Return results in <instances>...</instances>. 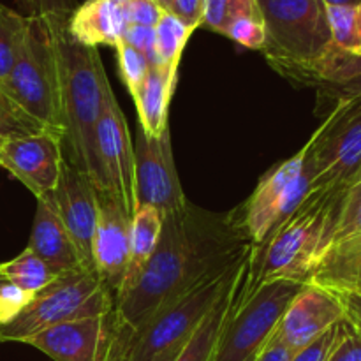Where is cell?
Segmentation results:
<instances>
[{
	"instance_id": "6da1fadb",
	"label": "cell",
	"mask_w": 361,
	"mask_h": 361,
	"mask_svg": "<svg viewBox=\"0 0 361 361\" xmlns=\"http://www.w3.org/2000/svg\"><path fill=\"white\" fill-rule=\"evenodd\" d=\"M233 214L204 210L189 201L162 217L155 252L136 284L115 302L109 330H130L166 303L222 277L252 250Z\"/></svg>"
},
{
	"instance_id": "7a4b0ae2",
	"label": "cell",
	"mask_w": 361,
	"mask_h": 361,
	"mask_svg": "<svg viewBox=\"0 0 361 361\" xmlns=\"http://www.w3.org/2000/svg\"><path fill=\"white\" fill-rule=\"evenodd\" d=\"M267 39L261 51L282 76L305 85H348L361 59L334 44L323 0H257Z\"/></svg>"
},
{
	"instance_id": "3957f363",
	"label": "cell",
	"mask_w": 361,
	"mask_h": 361,
	"mask_svg": "<svg viewBox=\"0 0 361 361\" xmlns=\"http://www.w3.org/2000/svg\"><path fill=\"white\" fill-rule=\"evenodd\" d=\"M51 32L59 63L63 155L90 178L95 190H106L97 150V122L108 83L97 48H87L71 37L67 20L44 18Z\"/></svg>"
},
{
	"instance_id": "277c9868",
	"label": "cell",
	"mask_w": 361,
	"mask_h": 361,
	"mask_svg": "<svg viewBox=\"0 0 361 361\" xmlns=\"http://www.w3.org/2000/svg\"><path fill=\"white\" fill-rule=\"evenodd\" d=\"M344 192L309 194L263 245L252 247L243 289L252 295L261 284L291 281L307 284L319 263Z\"/></svg>"
},
{
	"instance_id": "5b68a950",
	"label": "cell",
	"mask_w": 361,
	"mask_h": 361,
	"mask_svg": "<svg viewBox=\"0 0 361 361\" xmlns=\"http://www.w3.org/2000/svg\"><path fill=\"white\" fill-rule=\"evenodd\" d=\"M249 256L222 277L204 282L187 295L166 303L130 330H109L108 324L99 361H152L168 349L189 341L201 321L228 291Z\"/></svg>"
},
{
	"instance_id": "8992f818",
	"label": "cell",
	"mask_w": 361,
	"mask_h": 361,
	"mask_svg": "<svg viewBox=\"0 0 361 361\" xmlns=\"http://www.w3.org/2000/svg\"><path fill=\"white\" fill-rule=\"evenodd\" d=\"M113 309L115 296L95 271L62 275L39 291L13 321L0 326V342H25L56 324L108 317Z\"/></svg>"
},
{
	"instance_id": "52a82bcc",
	"label": "cell",
	"mask_w": 361,
	"mask_h": 361,
	"mask_svg": "<svg viewBox=\"0 0 361 361\" xmlns=\"http://www.w3.org/2000/svg\"><path fill=\"white\" fill-rule=\"evenodd\" d=\"M2 88L27 115L46 129L63 136L59 63L49 25L44 18L28 16L27 32L16 62Z\"/></svg>"
},
{
	"instance_id": "ba28073f",
	"label": "cell",
	"mask_w": 361,
	"mask_h": 361,
	"mask_svg": "<svg viewBox=\"0 0 361 361\" xmlns=\"http://www.w3.org/2000/svg\"><path fill=\"white\" fill-rule=\"evenodd\" d=\"M302 286L300 282L274 281L261 284L249 296L242 282L235 310L222 330L212 361L259 360Z\"/></svg>"
},
{
	"instance_id": "9c48e42d",
	"label": "cell",
	"mask_w": 361,
	"mask_h": 361,
	"mask_svg": "<svg viewBox=\"0 0 361 361\" xmlns=\"http://www.w3.org/2000/svg\"><path fill=\"white\" fill-rule=\"evenodd\" d=\"M312 187V171L307 162V147L293 157L274 166L261 176L259 183L245 203L231 210L233 219L254 247L288 221Z\"/></svg>"
},
{
	"instance_id": "30bf717a",
	"label": "cell",
	"mask_w": 361,
	"mask_h": 361,
	"mask_svg": "<svg viewBox=\"0 0 361 361\" xmlns=\"http://www.w3.org/2000/svg\"><path fill=\"white\" fill-rule=\"evenodd\" d=\"M314 192H345L361 164V90L344 97L307 141Z\"/></svg>"
},
{
	"instance_id": "8fae6325",
	"label": "cell",
	"mask_w": 361,
	"mask_h": 361,
	"mask_svg": "<svg viewBox=\"0 0 361 361\" xmlns=\"http://www.w3.org/2000/svg\"><path fill=\"white\" fill-rule=\"evenodd\" d=\"M134 180L137 207H154L162 217L182 210L189 203L176 173L169 130L159 137L137 130L134 141Z\"/></svg>"
},
{
	"instance_id": "7c38bea8",
	"label": "cell",
	"mask_w": 361,
	"mask_h": 361,
	"mask_svg": "<svg viewBox=\"0 0 361 361\" xmlns=\"http://www.w3.org/2000/svg\"><path fill=\"white\" fill-rule=\"evenodd\" d=\"M97 150L106 192L118 197L127 214L136 212V180H134V143L122 108L116 102L109 81L104 87L102 113L97 122Z\"/></svg>"
},
{
	"instance_id": "4fadbf2b",
	"label": "cell",
	"mask_w": 361,
	"mask_h": 361,
	"mask_svg": "<svg viewBox=\"0 0 361 361\" xmlns=\"http://www.w3.org/2000/svg\"><path fill=\"white\" fill-rule=\"evenodd\" d=\"M63 161V141L60 134L37 133L0 140V166L9 171L42 200L59 185Z\"/></svg>"
},
{
	"instance_id": "5bb4252c",
	"label": "cell",
	"mask_w": 361,
	"mask_h": 361,
	"mask_svg": "<svg viewBox=\"0 0 361 361\" xmlns=\"http://www.w3.org/2000/svg\"><path fill=\"white\" fill-rule=\"evenodd\" d=\"M60 222L69 233L76 245L87 270H94L92 243L97 226V190L85 173L74 168L69 161H63L59 185L46 196Z\"/></svg>"
},
{
	"instance_id": "9a60e30c",
	"label": "cell",
	"mask_w": 361,
	"mask_h": 361,
	"mask_svg": "<svg viewBox=\"0 0 361 361\" xmlns=\"http://www.w3.org/2000/svg\"><path fill=\"white\" fill-rule=\"evenodd\" d=\"M97 226L92 243L94 270L116 300L129 263L130 215L118 197L106 190H97Z\"/></svg>"
},
{
	"instance_id": "2e32d148",
	"label": "cell",
	"mask_w": 361,
	"mask_h": 361,
	"mask_svg": "<svg viewBox=\"0 0 361 361\" xmlns=\"http://www.w3.org/2000/svg\"><path fill=\"white\" fill-rule=\"evenodd\" d=\"M342 319L344 310L337 295L330 289L307 282L286 309L275 337L296 353Z\"/></svg>"
},
{
	"instance_id": "e0dca14e",
	"label": "cell",
	"mask_w": 361,
	"mask_h": 361,
	"mask_svg": "<svg viewBox=\"0 0 361 361\" xmlns=\"http://www.w3.org/2000/svg\"><path fill=\"white\" fill-rule=\"evenodd\" d=\"M108 334V317H88L46 328L23 344L32 345L53 361H99Z\"/></svg>"
},
{
	"instance_id": "ac0fdd59",
	"label": "cell",
	"mask_w": 361,
	"mask_h": 361,
	"mask_svg": "<svg viewBox=\"0 0 361 361\" xmlns=\"http://www.w3.org/2000/svg\"><path fill=\"white\" fill-rule=\"evenodd\" d=\"M27 249L44 261L56 277L83 270L92 271L85 268L76 245L46 197L37 200V210Z\"/></svg>"
},
{
	"instance_id": "d6986e66",
	"label": "cell",
	"mask_w": 361,
	"mask_h": 361,
	"mask_svg": "<svg viewBox=\"0 0 361 361\" xmlns=\"http://www.w3.org/2000/svg\"><path fill=\"white\" fill-rule=\"evenodd\" d=\"M123 6L113 0H85L67 20L71 37L87 48L111 46L115 48L127 28Z\"/></svg>"
},
{
	"instance_id": "ffe728a7",
	"label": "cell",
	"mask_w": 361,
	"mask_h": 361,
	"mask_svg": "<svg viewBox=\"0 0 361 361\" xmlns=\"http://www.w3.org/2000/svg\"><path fill=\"white\" fill-rule=\"evenodd\" d=\"M178 71L164 66H150L140 92L134 97L140 129L152 137H159L169 130L168 116L171 97L175 94Z\"/></svg>"
},
{
	"instance_id": "44dd1931",
	"label": "cell",
	"mask_w": 361,
	"mask_h": 361,
	"mask_svg": "<svg viewBox=\"0 0 361 361\" xmlns=\"http://www.w3.org/2000/svg\"><path fill=\"white\" fill-rule=\"evenodd\" d=\"M247 267H249V259L245 261V264L242 267L240 274L236 275L233 284L229 286L228 291L224 293V296L215 303L214 309L207 314V317L201 321V324L196 328V331L190 335V338L185 342V345H183L182 351H180V355L176 356L175 361H212L214 360L215 349H217V342L219 338H221L222 330H224L231 312L235 310L240 288H242V282L247 274Z\"/></svg>"
},
{
	"instance_id": "7402d4cb",
	"label": "cell",
	"mask_w": 361,
	"mask_h": 361,
	"mask_svg": "<svg viewBox=\"0 0 361 361\" xmlns=\"http://www.w3.org/2000/svg\"><path fill=\"white\" fill-rule=\"evenodd\" d=\"M309 282L330 291H361V235L328 249Z\"/></svg>"
},
{
	"instance_id": "603a6c76",
	"label": "cell",
	"mask_w": 361,
	"mask_h": 361,
	"mask_svg": "<svg viewBox=\"0 0 361 361\" xmlns=\"http://www.w3.org/2000/svg\"><path fill=\"white\" fill-rule=\"evenodd\" d=\"M162 231V215L154 207L141 204L130 217V240H129V263H127L126 277L120 288L116 300L126 295L134 284L141 271L145 270L150 261L152 254L159 243V236ZM115 300V302H116Z\"/></svg>"
},
{
	"instance_id": "cb8c5ba5",
	"label": "cell",
	"mask_w": 361,
	"mask_h": 361,
	"mask_svg": "<svg viewBox=\"0 0 361 361\" xmlns=\"http://www.w3.org/2000/svg\"><path fill=\"white\" fill-rule=\"evenodd\" d=\"M0 275L6 279V282L30 295H37L59 279L30 249H25L20 256L7 263H0Z\"/></svg>"
},
{
	"instance_id": "d4e9b609",
	"label": "cell",
	"mask_w": 361,
	"mask_h": 361,
	"mask_svg": "<svg viewBox=\"0 0 361 361\" xmlns=\"http://www.w3.org/2000/svg\"><path fill=\"white\" fill-rule=\"evenodd\" d=\"M196 27L187 25L173 13H162L155 25V46H157V63L168 69L178 71L183 49L189 42Z\"/></svg>"
},
{
	"instance_id": "484cf974",
	"label": "cell",
	"mask_w": 361,
	"mask_h": 361,
	"mask_svg": "<svg viewBox=\"0 0 361 361\" xmlns=\"http://www.w3.org/2000/svg\"><path fill=\"white\" fill-rule=\"evenodd\" d=\"M28 16L0 2V85L7 80L27 32Z\"/></svg>"
},
{
	"instance_id": "4316f807",
	"label": "cell",
	"mask_w": 361,
	"mask_h": 361,
	"mask_svg": "<svg viewBox=\"0 0 361 361\" xmlns=\"http://www.w3.org/2000/svg\"><path fill=\"white\" fill-rule=\"evenodd\" d=\"M334 44L361 59V27L356 7H326Z\"/></svg>"
},
{
	"instance_id": "83f0119b",
	"label": "cell",
	"mask_w": 361,
	"mask_h": 361,
	"mask_svg": "<svg viewBox=\"0 0 361 361\" xmlns=\"http://www.w3.org/2000/svg\"><path fill=\"white\" fill-rule=\"evenodd\" d=\"M358 235H361V187L360 189L345 190L344 196H342L341 208H338L337 219L331 226L324 252L331 247L338 245L345 240L355 238Z\"/></svg>"
},
{
	"instance_id": "f1b7e54d",
	"label": "cell",
	"mask_w": 361,
	"mask_h": 361,
	"mask_svg": "<svg viewBox=\"0 0 361 361\" xmlns=\"http://www.w3.org/2000/svg\"><path fill=\"white\" fill-rule=\"evenodd\" d=\"M257 0H204L201 27L224 34L226 27L243 14H259Z\"/></svg>"
},
{
	"instance_id": "f546056e",
	"label": "cell",
	"mask_w": 361,
	"mask_h": 361,
	"mask_svg": "<svg viewBox=\"0 0 361 361\" xmlns=\"http://www.w3.org/2000/svg\"><path fill=\"white\" fill-rule=\"evenodd\" d=\"M46 130L53 133L30 115H27L0 85V140L28 136V134L46 133Z\"/></svg>"
},
{
	"instance_id": "4dcf8cb0",
	"label": "cell",
	"mask_w": 361,
	"mask_h": 361,
	"mask_svg": "<svg viewBox=\"0 0 361 361\" xmlns=\"http://www.w3.org/2000/svg\"><path fill=\"white\" fill-rule=\"evenodd\" d=\"M116 49V62H118V73L122 81L126 83L127 90H129L130 97H136L140 92L141 85H143L145 78H147L148 71H150V62L143 53L134 49L133 46L127 44L126 41H120L115 46Z\"/></svg>"
},
{
	"instance_id": "1f68e13d",
	"label": "cell",
	"mask_w": 361,
	"mask_h": 361,
	"mask_svg": "<svg viewBox=\"0 0 361 361\" xmlns=\"http://www.w3.org/2000/svg\"><path fill=\"white\" fill-rule=\"evenodd\" d=\"M236 44L243 46L249 49H261L267 39V32H264L263 16L259 14H243V16L235 18L231 23L226 27L224 34Z\"/></svg>"
},
{
	"instance_id": "d6a6232c",
	"label": "cell",
	"mask_w": 361,
	"mask_h": 361,
	"mask_svg": "<svg viewBox=\"0 0 361 361\" xmlns=\"http://www.w3.org/2000/svg\"><path fill=\"white\" fill-rule=\"evenodd\" d=\"M326 361H361V338L345 319L338 324V337Z\"/></svg>"
},
{
	"instance_id": "836d02e7",
	"label": "cell",
	"mask_w": 361,
	"mask_h": 361,
	"mask_svg": "<svg viewBox=\"0 0 361 361\" xmlns=\"http://www.w3.org/2000/svg\"><path fill=\"white\" fill-rule=\"evenodd\" d=\"M34 296L35 295H30V293L6 282L0 288V326L13 321L32 302Z\"/></svg>"
},
{
	"instance_id": "e575fe53",
	"label": "cell",
	"mask_w": 361,
	"mask_h": 361,
	"mask_svg": "<svg viewBox=\"0 0 361 361\" xmlns=\"http://www.w3.org/2000/svg\"><path fill=\"white\" fill-rule=\"evenodd\" d=\"M123 11H126V18L129 25H140V27L150 28H155L162 13H166L159 7L155 0H127L123 4Z\"/></svg>"
},
{
	"instance_id": "d590c367",
	"label": "cell",
	"mask_w": 361,
	"mask_h": 361,
	"mask_svg": "<svg viewBox=\"0 0 361 361\" xmlns=\"http://www.w3.org/2000/svg\"><path fill=\"white\" fill-rule=\"evenodd\" d=\"M338 324L328 328V330L324 331V334H321L319 337L314 338L312 342L303 345V348L298 349L296 353H293L291 361H326L328 355H330L331 348H334L335 341H337L338 337Z\"/></svg>"
},
{
	"instance_id": "8d00e7d4",
	"label": "cell",
	"mask_w": 361,
	"mask_h": 361,
	"mask_svg": "<svg viewBox=\"0 0 361 361\" xmlns=\"http://www.w3.org/2000/svg\"><path fill=\"white\" fill-rule=\"evenodd\" d=\"M122 41L133 46L147 56L150 66L157 63V46H155V28L140 27V25H127Z\"/></svg>"
},
{
	"instance_id": "74e56055",
	"label": "cell",
	"mask_w": 361,
	"mask_h": 361,
	"mask_svg": "<svg viewBox=\"0 0 361 361\" xmlns=\"http://www.w3.org/2000/svg\"><path fill=\"white\" fill-rule=\"evenodd\" d=\"M344 310V319L361 338V291H334Z\"/></svg>"
},
{
	"instance_id": "f35d334b",
	"label": "cell",
	"mask_w": 361,
	"mask_h": 361,
	"mask_svg": "<svg viewBox=\"0 0 361 361\" xmlns=\"http://www.w3.org/2000/svg\"><path fill=\"white\" fill-rule=\"evenodd\" d=\"M203 6L204 0H173L171 13L182 21H185L187 25L200 28L201 18H203Z\"/></svg>"
},
{
	"instance_id": "ab89813d",
	"label": "cell",
	"mask_w": 361,
	"mask_h": 361,
	"mask_svg": "<svg viewBox=\"0 0 361 361\" xmlns=\"http://www.w3.org/2000/svg\"><path fill=\"white\" fill-rule=\"evenodd\" d=\"M76 7V0H41V16L39 18H62V20H69V16Z\"/></svg>"
},
{
	"instance_id": "60d3db41",
	"label": "cell",
	"mask_w": 361,
	"mask_h": 361,
	"mask_svg": "<svg viewBox=\"0 0 361 361\" xmlns=\"http://www.w3.org/2000/svg\"><path fill=\"white\" fill-rule=\"evenodd\" d=\"M291 349L286 348V345L274 335V338H271L270 344L267 345V349H264V353L257 361H291Z\"/></svg>"
},
{
	"instance_id": "b9f144b4",
	"label": "cell",
	"mask_w": 361,
	"mask_h": 361,
	"mask_svg": "<svg viewBox=\"0 0 361 361\" xmlns=\"http://www.w3.org/2000/svg\"><path fill=\"white\" fill-rule=\"evenodd\" d=\"M16 4L20 6V9L23 11L25 16H41V0H16Z\"/></svg>"
},
{
	"instance_id": "7bdbcfd3",
	"label": "cell",
	"mask_w": 361,
	"mask_h": 361,
	"mask_svg": "<svg viewBox=\"0 0 361 361\" xmlns=\"http://www.w3.org/2000/svg\"><path fill=\"white\" fill-rule=\"evenodd\" d=\"M183 345H185V342H183V344H178V345H175V348L168 349V351H166V353H162V355H159L157 358H154V360H152V361H175L176 356L180 355V351H182V348H183Z\"/></svg>"
},
{
	"instance_id": "ee69618b",
	"label": "cell",
	"mask_w": 361,
	"mask_h": 361,
	"mask_svg": "<svg viewBox=\"0 0 361 361\" xmlns=\"http://www.w3.org/2000/svg\"><path fill=\"white\" fill-rule=\"evenodd\" d=\"M361 0H323L326 7H358Z\"/></svg>"
},
{
	"instance_id": "f6af8a7d",
	"label": "cell",
	"mask_w": 361,
	"mask_h": 361,
	"mask_svg": "<svg viewBox=\"0 0 361 361\" xmlns=\"http://www.w3.org/2000/svg\"><path fill=\"white\" fill-rule=\"evenodd\" d=\"M360 187H361V164H360L358 171H356V175L353 176V180H351V182H349L348 189H345V190H351V189H360Z\"/></svg>"
},
{
	"instance_id": "bcb514c9",
	"label": "cell",
	"mask_w": 361,
	"mask_h": 361,
	"mask_svg": "<svg viewBox=\"0 0 361 361\" xmlns=\"http://www.w3.org/2000/svg\"><path fill=\"white\" fill-rule=\"evenodd\" d=\"M155 2H157L159 7H161L162 11H166V13H171L173 11V0H155Z\"/></svg>"
},
{
	"instance_id": "7dc6e473",
	"label": "cell",
	"mask_w": 361,
	"mask_h": 361,
	"mask_svg": "<svg viewBox=\"0 0 361 361\" xmlns=\"http://www.w3.org/2000/svg\"><path fill=\"white\" fill-rule=\"evenodd\" d=\"M356 9H358V20H360V27H361V2H360V6L356 7Z\"/></svg>"
},
{
	"instance_id": "c3c4849f",
	"label": "cell",
	"mask_w": 361,
	"mask_h": 361,
	"mask_svg": "<svg viewBox=\"0 0 361 361\" xmlns=\"http://www.w3.org/2000/svg\"><path fill=\"white\" fill-rule=\"evenodd\" d=\"M4 284H6V279H4V277H2V275H0V288H2V286H4Z\"/></svg>"
},
{
	"instance_id": "681fc988",
	"label": "cell",
	"mask_w": 361,
	"mask_h": 361,
	"mask_svg": "<svg viewBox=\"0 0 361 361\" xmlns=\"http://www.w3.org/2000/svg\"><path fill=\"white\" fill-rule=\"evenodd\" d=\"M113 2H116V4H120V6H123V4H126L127 0H113Z\"/></svg>"
}]
</instances>
